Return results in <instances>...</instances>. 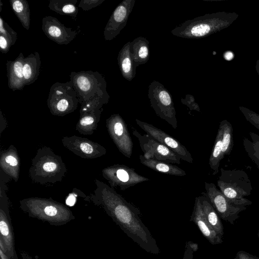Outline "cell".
<instances>
[{"mask_svg": "<svg viewBox=\"0 0 259 259\" xmlns=\"http://www.w3.org/2000/svg\"><path fill=\"white\" fill-rule=\"evenodd\" d=\"M103 204L108 214L123 232L147 252H160L156 241L141 218L140 209L121 195L106 186Z\"/></svg>", "mask_w": 259, "mask_h": 259, "instance_id": "obj_1", "label": "cell"}, {"mask_svg": "<svg viewBox=\"0 0 259 259\" xmlns=\"http://www.w3.org/2000/svg\"><path fill=\"white\" fill-rule=\"evenodd\" d=\"M239 17L235 12H219L187 20L171 31L174 36L202 38L230 26Z\"/></svg>", "mask_w": 259, "mask_h": 259, "instance_id": "obj_2", "label": "cell"}, {"mask_svg": "<svg viewBox=\"0 0 259 259\" xmlns=\"http://www.w3.org/2000/svg\"><path fill=\"white\" fill-rule=\"evenodd\" d=\"M206 192L203 193L208 198L221 219L234 225L240 217L239 214L246 209L252 201L244 198L232 199L226 197L212 183H204Z\"/></svg>", "mask_w": 259, "mask_h": 259, "instance_id": "obj_3", "label": "cell"}, {"mask_svg": "<svg viewBox=\"0 0 259 259\" xmlns=\"http://www.w3.org/2000/svg\"><path fill=\"white\" fill-rule=\"evenodd\" d=\"M70 81L81 104L96 95L109 96L105 77L97 71H72Z\"/></svg>", "mask_w": 259, "mask_h": 259, "instance_id": "obj_4", "label": "cell"}, {"mask_svg": "<svg viewBox=\"0 0 259 259\" xmlns=\"http://www.w3.org/2000/svg\"><path fill=\"white\" fill-rule=\"evenodd\" d=\"M217 180L219 190L227 197L241 199L251 194L252 187L247 173L241 169H220Z\"/></svg>", "mask_w": 259, "mask_h": 259, "instance_id": "obj_5", "label": "cell"}, {"mask_svg": "<svg viewBox=\"0 0 259 259\" xmlns=\"http://www.w3.org/2000/svg\"><path fill=\"white\" fill-rule=\"evenodd\" d=\"M148 97L156 114L176 129L178 127L176 111L171 95L168 90L159 81L153 80L149 85Z\"/></svg>", "mask_w": 259, "mask_h": 259, "instance_id": "obj_6", "label": "cell"}, {"mask_svg": "<svg viewBox=\"0 0 259 259\" xmlns=\"http://www.w3.org/2000/svg\"><path fill=\"white\" fill-rule=\"evenodd\" d=\"M79 100L71 82H56L52 85L47 100L51 112L64 114L75 110Z\"/></svg>", "mask_w": 259, "mask_h": 259, "instance_id": "obj_7", "label": "cell"}, {"mask_svg": "<svg viewBox=\"0 0 259 259\" xmlns=\"http://www.w3.org/2000/svg\"><path fill=\"white\" fill-rule=\"evenodd\" d=\"M132 133L139 142L146 159L161 161L170 164L181 163V158L168 148L148 134L142 135L132 127Z\"/></svg>", "mask_w": 259, "mask_h": 259, "instance_id": "obj_8", "label": "cell"}, {"mask_svg": "<svg viewBox=\"0 0 259 259\" xmlns=\"http://www.w3.org/2000/svg\"><path fill=\"white\" fill-rule=\"evenodd\" d=\"M104 175L111 185L125 190L136 185L149 180L139 175L134 168L123 164H115L104 170Z\"/></svg>", "mask_w": 259, "mask_h": 259, "instance_id": "obj_9", "label": "cell"}, {"mask_svg": "<svg viewBox=\"0 0 259 259\" xmlns=\"http://www.w3.org/2000/svg\"><path fill=\"white\" fill-rule=\"evenodd\" d=\"M107 123L109 133L118 150L124 156L130 158L133 142L126 123L119 114L112 115Z\"/></svg>", "mask_w": 259, "mask_h": 259, "instance_id": "obj_10", "label": "cell"}, {"mask_svg": "<svg viewBox=\"0 0 259 259\" xmlns=\"http://www.w3.org/2000/svg\"><path fill=\"white\" fill-rule=\"evenodd\" d=\"M136 122L147 134L177 154L181 160L190 163H193V158L191 154L178 140L152 124L138 119H136Z\"/></svg>", "mask_w": 259, "mask_h": 259, "instance_id": "obj_11", "label": "cell"}, {"mask_svg": "<svg viewBox=\"0 0 259 259\" xmlns=\"http://www.w3.org/2000/svg\"><path fill=\"white\" fill-rule=\"evenodd\" d=\"M135 2V0H124L116 7L104 28L103 35L106 40L113 39L125 26Z\"/></svg>", "mask_w": 259, "mask_h": 259, "instance_id": "obj_12", "label": "cell"}, {"mask_svg": "<svg viewBox=\"0 0 259 259\" xmlns=\"http://www.w3.org/2000/svg\"><path fill=\"white\" fill-rule=\"evenodd\" d=\"M41 29L48 38L58 45L69 44L77 34L76 31L66 27L58 19L51 16L42 18Z\"/></svg>", "mask_w": 259, "mask_h": 259, "instance_id": "obj_13", "label": "cell"}, {"mask_svg": "<svg viewBox=\"0 0 259 259\" xmlns=\"http://www.w3.org/2000/svg\"><path fill=\"white\" fill-rule=\"evenodd\" d=\"M190 221L193 222L197 226L203 236L210 244L217 245L223 243V238L221 237L207 222L202 209L199 196L195 198Z\"/></svg>", "mask_w": 259, "mask_h": 259, "instance_id": "obj_14", "label": "cell"}, {"mask_svg": "<svg viewBox=\"0 0 259 259\" xmlns=\"http://www.w3.org/2000/svg\"><path fill=\"white\" fill-rule=\"evenodd\" d=\"M25 58L23 53H20L15 60L7 61L8 85L13 91L21 90L25 86L23 73Z\"/></svg>", "mask_w": 259, "mask_h": 259, "instance_id": "obj_15", "label": "cell"}, {"mask_svg": "<svg viewBox=\"0 0 259 259\" xmlns=\"http://www.w3.org/2000/svg\"><path fill=\"white\" fill-rule=\"evenodd\" d=\"M117 62L122 76L128 81H132L136 74V67L134 63L131 49V41L125 43L119 51Z\"/></svg>", "mask_w": 259, "mask_h": 259, "instance_id": "obj_16", "label": "cell"}, {"mask_svg": "<svg viewBox=\"0 0 259 259\" xmlns=\"http://www.w3.org/2000/svg\"><path fill=\"white\" fill-rule=\"evenodd\" d=\"M40 67V57L38 52L32 53L25 58L23 67L25 86L29 85L37 80Z\"/></svg>", "mask_w": 259, "mask_h": 259, "instance_id": "obj_17", "label": "cell"}, {"mask_svg": "<svg viewBox=\"0 0 259 259\" xmlns=\"http://www.w3.org/2000/svg\"><path fill=\"white\" fill-rule=\"evenodd\" d=\"M139 160L143 165L160 173L174 176L182 177L186 175L185 170L170 163L157 160L146 159L142 154L139 156Z\"/></svg>", "mask_w": 259, "mask_h": 259, "instance_id": "obj_18", "label": "cell"}, {"mask_svg": "<svg viewBox=\"0 0 259 259\" xmlns=\"http://www.w3.org/2000/svg\"><path fill=\"white\" fill-rule=\"evenodd\" d=\"M199 196L205 218L211 227L222 238L224 234V226L218 212L206 196L202 193Z\"/></svg>", "mask_w": 259, "mask_h": 259, "instance_id": "obj_19", "label": "cell"}, {"mask_svg": "<svg viewBox=\"0 0 259 259\" xmlns=\"http://www.w3.org/2000/svg\"><path fill=\"white\" fill-rule=\"evenodd\" d=\"M149 42L144 37L139 36L131 41V49L134 63L137 67L144 64L149 59Z\"/></svg>", "mask_w": 259, "mask_h": 259, "instance_id": "obj_20", "label": "cell"}, {"mask_svg": "<svg viewBox=\"0 0 259 259\" xmlns=\"http://www.w3.org/2000/svg\"><path fill=\"white\" fill-rule=\"evenodd\" d=\"M77 0H51L49 8L55 13L62 15H68L76 20L78 12Z\"/></svg>", "mask_w": 259, "mask_h": 259, "instance_id": "obj_21", "label": "cell"}, {"mask_svg": "<svg viewBox=\"0 0 259 259\" xmlns=\"http://www.w3.org/2000/svg\"><path fill=\"white\" fill-rule=\"evenodd\" d=\"M223 128L220 124L214 145L209 159V165L212 174L215 175L219 172L220 161L222 158Z\"/></svg>", "mask_w": 259, "mask_h": 259, "instance_id": "obj_22", "label": "cell"}, {"mask_svg": "<svg viewBox=\"0 0 259 259\" xmlns=\"http://www.w3.org/2000/svg\"><path fill=\"white\" fill-rule=\"evenodd\" d=\"M11 8L23 27L29 30L30 24V12L26 0H10Z\"/></svg>", "mask_w": 259, "mask_h": 259, "instance_id": "obj_23", "label": "cell"}, {"mask_svg": "<svg viewBox=\"0 0 259 259\" xmlns=\"http://www.w3.org/2000/svg\"><path fill=\"white\" fill-rule=\"evenodd\" d=\"M250 139L244 137L243 146L248 156L259 169V136L253 132L249 133Z\"/></svg>", "mask_w": 259, "mask_h": 259, "instance_id": "obj_24", "label": "cell"}, {"mask_svg": "<svg viewBox=\"0 0 259 259\" xmlns=\"http://www.w3.org/2000/svg\"><path fill=\"white\" fill-rule=\"evenodd\" d=\"M1 239L3 240L7 253L10 257L14 253V242L11 226L5 215L1 212L0 221Z\"/></svg>", "mask_w": 259, "mask_h": 259, "instance_id": "obj_25", "label": "cell"}, {"mask_svg": "<svg viewBox=\"0 0 259 259\" xmlns=\"http://www.w3.org/2000/svg\"><path fill=\"white\" fill-rule=\"evenodd\" d=\"M223 128L222 158L229 155L233 147V128L231 123L227 119L220 123Z\"/></svg>", "mask_w": 259, "mask_h": 259, "instance_id": "obj_26", "label": "cell"}, {"mask_svg": "<svg viewBox=\"0 0 259 259\" xmlns=\"http://www.w3.org/2000/svg\"><path fill=\"white\" fill-rule=\"evenodd\" d=\"M0 35L9 39L14 45L17 39V34L3 19L0 17Z\"/></svg>", "mask_w": 259, "mask_h": 259, "instance_id": "obj_27", "label": "cell"}, {"mask_svg": "<svg viewBox=\"0 0 259 259\" xmlns=\"http://www.w3.org/2000/svg\"><path fill=\"white\" fill-rule=\"evenodd\" d=\"M239 109L246 120L259 130V114L243 106H239Z\"/></svg>", "mask_w": 259, "mask_h": 259, "instance_id": "obj_28", "label": "cell"}, {"mask_svg": "<svg viewBox=\"0 0 259 259\" xmlns=\"http://www.w3.org/2000/svg\"><path fill=\"white\" fill-rule=\"evenodd\" d=\"M105 0H81L78 7L81 8L83 11L90 10L100 5Z\"/></svg>", "mask_w": 259, "mask_h": 259, "instance_id": "obj_29", "label": "cell"}, {"mask_svg": "<svg viewBox=\"0 0 259 259\" xmlns=\"http://www.w3.org/2000/svg\"><path fill=\"white\" fill-rule=\"evenodd\" d=\"M181 102L183 104L187 106L190 111L196 110L200 112L198 104L195 102L194 97L191 95H187L185 98L181 99Z\"/></svg>", "mask_w": 259, "mask_h": 259, "instance_id": "obj_30", "label": "cell"}, {"mask_svg": "<svg viewBox=\"0 0 259 259\" xmlns=\"http://www.w3.org/2000/svg\"><path fill=\"white\" fill-rule=\"evenodd\" d=\"M43 212L45 215V218L51 219L53 220H60V218L58 217L59 214V211L57 208L53 205L46 206L43 209ZM54 221V220H53Z\"/></svg>", "mask_w": 259, "mask_h": 259, "instance_id": "obj_31", "label": "cell"}, {"mask_svg": "<svg viewBox=\"0 0 259 259\" xmlns=\"http://www.w3.org/2000/svg\"><path fill=\"white\" fill-rule=\"evenodd\" d=\"M12 42L7 37L0 35V51L3 54L8 53L10 47L13 46Z\"/></svg>", "mask_w": 259, "mask_h": 259, "instance_id": "obj_32", "label": "cell"}, {"mask_svg": "<svg viewBox=\"0 0 259 259\" xmlns=\"http://www.w3.org/2000/svg\"><path fill=\"white\" fill-rule=\"evenodd\" d=\"M234 259H259V257L252 255L245 251H238Z\"/></svg>", "mask_w": 259, "mask_h": 259, "instance_id": "obj_33", "label": "cell"}, {"mask_svg": "<svg viewBox=\"0 0 259 259\" xmlns=\"http://www.w3.org/2000/svg\"><path fill=\"white\" fill-rule=\"evenodd\" d=\"M193 250L191 249L187 242L185 247V251L183 259H193Z\"/></svg>", "mask_w": 259, "mask_h": 259, "instance_id": "obj_34", "label": "cell"}, {"mask_svg": "<svg viewBox=\"0 0 259 259\" xmlns=\"http://www.w3.org/2000/svg\"><path fill=\"white\" fill-rule=\"evenodd\" d=\"M80 147L81 150L86 154H91L93 151V147L88 143H82Z\"/></svg>", "mask_w": 259, "mask_h": 259, "instance_id": "obj_35", "label": "cell"}, {"mask_svg": "<svg viewBox=\"0 0 259 259\" xmlns=\"http://www.w3.org/2000/svg\"><path fill=\"white\" fill-rule=\"evenodd\" d=\"M43 168L46 171H54L56 169L57 165L54 162H47L44 165Z\"/></svg>", "mask_w": 259, "mask_h": 259, "instance_id": "obj_36", "label": "cell"}, {"mask_svg": "<svg viewBox=\"0 0 259 259\" xmlns=\"http://www.w3.org/2000/svg\"><path fill=\"white\" fill-rule=\"evenodd\" d=\"M5 161L11 166H16L18 164L17 159L13 156L9 155L6 157Z\"/></svg>", "mask_w": 259, "mask_h": 259, "instance_id": "obj_37", "label": "cell"}, {"mask_svg": "<svg viewBox=\"0 0 259 259\" xmlns=\"http://www.w3.org/2000/svg\"><path fill=\"white\" fill-rule=\"evenodd\" d=\"M75 202V198L72 195H69L66 200V203L69 206H72L74 205Z\"/></svg>", "mask_w": 259, "mask_h": 259, "instance_id": "obj_38", "label": "cell"}, {"mask_svg": "<svg viewBox=\"0 0 259 259\" xmlns=\"http://www.w3.org/2000/svg\"><path fill=\"white\" fill-rule=\"evenodd\" d=\"M187 242L194 252L197 251L198 249V245L197 243H194L191 241H188Z\"/></svg>", "mask_w": 259, "mask_h": 259, "instance_id": "obj_39", "label": "cell"}, {"mask_svg": "<svg viewBox=\"0 0 259 259\" xmlns=\"http://www.w3.org/2000/svg\"><path fill=\"white\" fill-rule=\"evenodd\" d=\"M255 69L256 73L259 75V59H257V61H256L255 65Z\"/></svg>", "mask_w": 259, "mask_h": 259, "instance_id": "obj_40", "label": "cell"}, {"mask_svg": "<svg viewBox=\"0 0 259 259\" xmlns=\"http://www.w3.org/2000/svg\"><path fill=\"white\" fill-rule=\"evenodd\" d=\"M0 255L1 259H8L5 253L1 249H0Z\"/></svg>", "mask_w": 259, "mask_h": 259, "instance_id": "obj_41", "label": "cell"}, {"mask_svg": "<svg viewBox=\"0 0 259 259\" xmlns=\"http://www.w3.org/2000/svg\"><path fill=\"white\" fill-rule=\"evenodd\" d=\"M2 5H3V3H2V1H1L0 12H1V11H2Z\"/></svg>", "mask_w": 259, "mask_h": 259, "instance_id": "obj_42", "label": "cell"}, {"mask_svg": "<svg viewBox=\"0 0 259 259\" xmlns=\"http://www.w3.org/2000/svg\"><path fill=\"white\" fill-rule=\"evenodd\" d=\"M257 236L259 238V230H258V232H257Z\"/></svg>", "mask_w": 259, "mask_h": 259, "instance_id": "obj_43", "label": "cell"}]
</instances>
